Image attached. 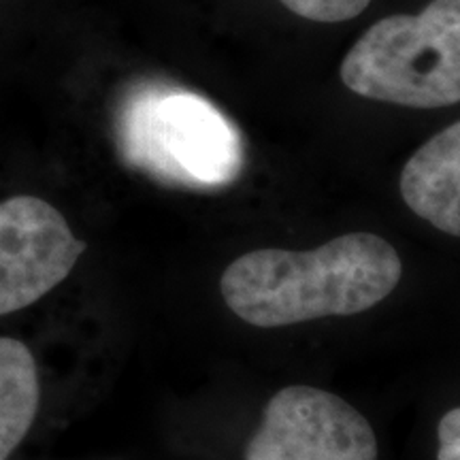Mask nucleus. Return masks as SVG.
Instances as JSON below:
<instances>
[{
	"instance_id": "8",
	"label": "nucleus",
	"mask_w": 460,
	"mask_h": 460,
	"mask_svg": "<svg viewBox=\"0 0 460 460\" xmlns=\"http://www.w3.org/2000/svg\"><path fill=\"white\" fill-rule=\"evenodd\" d=\"M292 13L312 22H348L360 15L371 4V0H281Z\"/></svg>"
},
{
	"instance_id": "6",
	"label": "nucleus",
	"mask_w": 460,
	"mask_h": 460,
	"mask_svg": "<svg viewBox=\"0 0 460 460\" xmlns=\"http://www.w3.org/2000/svg\"><path fill=\"white\" fill-rule=\"evenodd\" d=\"M401 197L441 233L460 234V124L429 139L401 172Z\"/></svg>"
},
{
	"instance_id": "5",
	"label": "nucleus",
	"mask_w": 460,
	"mask_h": 460,
	"mask_svg": "<svg viewBox=\"0 0 460 460\" xmlns=\"http://www.w3.org/2000/svg\"><path fill=\"white\" fill-rule=\"evenodd\" d=\"M88 243L39 197L0 200V315L31 307L60 286Z\"/></svg>"
},
{
	"instance_id": "9",
	"label": "nucleus",
	"mask_w": 460,
	"mask_h": 460,
	"mask_svg": "<svg viewBox=\"0 0 460 460\" xmlns=\"http://www.w3.org/2000/svg\"><path fill=\"white\" fill-rule=\"evenodd\" d=\"M439 452L437 460H460V410L454 407L439 420L437 427Z\"/></svg>"
},
{
	"instance_id": "7",
	"label": "nucleus",
	"mask_w": 460,
	"mask_h": 460,
	"mask_svg": "<svg viewBox=\"0 0 460 460\" xmlns=\"http://www.w3.org/2000/svg\"><path fill=\"white\" fill-rule=\"evenodd\" d=\"M41 405L37 360L20 339L0 337V460L24 441Z\"/></svg>"
},
{
	"instance_id": "1",
	"label": "nucleus",
	"mask_w": 460,
	"mask_h": 460,
	"mask_svg": "<svg viewBox=\"0 0 460 460\" xmlns=\"http://www.w3.org/2000/svg\"><path fill=\"white\" fill-rule=\"evenodd\" d=\"M402 262L386 239L349 233L309 252L254 250L226 267L224 303L258 329L356 315L399 286Z\"/></svg>"
},
{
	"instance_id": "3",
	"label": "nucleus",
	"mask_w": 460,
	"mask_h": 460,
	"mask_svg": "<svg viewBox=\"0 0 460 460\" xmlns=\"http://www.w3.org/2000/svg\"><path fill=\"white\" fill-rule=\"evenodd\" d=\"M345 88L413 109L460 101V0H433L420 15L373 24L341 62Z\"/></svg>"
},
{
	"instance_id": "4",
	"label": "nucleus",
	"mask_w": 460,
	"mask_h": 460,
	"mask_svg": "<svg viewBox=\"0 0 460 460\" xmlns=\"http://www.w3.org/2000/svg\"><path fill=\"white\" fill-rule=\"evenodd\" d=\"M377 437L341 396L312 386H288L264 407L245 460H377Z\"/></svg>"
},
{
	"instance_id": "2",
	"label": "nucleus",
	"mask_w": 460,
	"mask_h": 460,
	"mask_svg": "<svg viewBox=\"0 0 460 460\" xmlns=\"http://www.w3.org/2000/svg\"><path fill=\"white\" fill-rule=\"evenodd\" d=\"M115 139L130 166L177 186H228L245 164L237 126L205 96L169 84L146 82L124 96Z\"/></svg>"
}]
</instances>
